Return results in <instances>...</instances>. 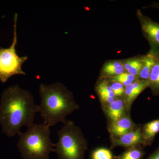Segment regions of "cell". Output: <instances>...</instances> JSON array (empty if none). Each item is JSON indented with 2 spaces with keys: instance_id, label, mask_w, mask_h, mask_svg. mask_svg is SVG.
<instances>
[{
  "instance_id": "6da1fadb",
  "label": "cell",
  "mask_w": 159,
  "mask_h": 159,
  "mask_svg": "<svg viewBox=\"0 0 159 159\" xmlns=\"http://www.w3.org/2000/svg\"><path fill=\"white\" fill-rule=\"evenodd\" d=\"M38 106L33 95L18 85L9 87L3 91L0 103V125L3 133L13 137L20 132L21 128L33 125Z\"/></svg>"
},
{
  "instance_id": "7a4b0ae2",
  "label": "cell",
  "mask_w": 159,
  "mask_h": 159,
  "mask_svg": "<svg viewBox=\"0 0 159 159\" xmlns=\"http://www.w3.org/2000/svg\"><path fill=\"white\" fill-rule=\"evenodd\" d=\"M39 93L41 103L39 112L43 119V124L49 127L60 122L64 124L66 117L79 109L73 93L61 83L50 85L41 84Z\"/></svg>"
},
{
  "instance_id": "3957f363",
  "label": "cell",
  "mask_w": 159,
  "mask_h": 159,
  "mask_svg": "<svg viewBox=\"0 0 159 159\" xmlns=\"http://www.w3.org/2000/svg\"><path fill=\"white\" fill-rule=\"evenodd\" d=\"M50 127L34 124L25 133L20 132L17 148L23 159H49L55 144L50 139Z\"/></svg>"
},
{
  "instance_id": "277c9868",
  "label": "cell",
  "mask_w": 159,
  "mask_h": 159,
  "mask_svg": "<svg viewBox=\"0 0 159 159\" xmlns=\"http://www.w3.org/2000/svg\"><path fill=\"white\" fill-rule=\"evenodd\" d=\"M57 132L54 152L59 159H84L88 142L82 130L74 122L67 120Z\"/></svg>"
},
{
  "instance_id": "5b68a950",
  "label": "cell",
  "mask_w": 159,
  "mask_h": 159,
  "mask_svg": "<svg viewBox=\"0 0 159 159\" xmlns=\"http://www.w3.org/2000/svg\"><path fill=\"white\" fill-rule=\"evenodd\" d=\"M18 14L14 16V32L11 46L8 48L0 47V81L5 83L12 76L16 75H26L22 69L23 64L29 57L27 56L19 57L16 53V46L17 44L16 27Z\"/></svg>"
},
{
  "instance_id": "8992f818",
  "label": "cell",
  "mask_w": 159,
  "mask_h": 159,
  "mask_svg": "<svg viewBox=\"0 0 159 159\" xmlns=\"http://www.w3.org/2000/svg\"><path fill=\"white\" fill-rule=\"evenodd\" d=\"M136 16L142 34L150 46L149 50L159 54V23L145 15L140 9H137Z\"/></svg>"
},
{
  "instance_id": "52a82bcc",
  "label": "cell",
  "mask_w": 159,
  "mask_h": 159,
  "mask_svg": "<svg viewBox=\"0 0 159 159\" xmlns=\"http://www.w3.org/2000/svg\"><path fill=\"white\" fill-rule=\"evenodd\" d=\"M111 148L117 147L125 148L142 145V129L141 124H138L133 130L116 139H110Z\"/></svg>"
},
{
  "instance_id": "ba28073f",
  "label": "cell",
  "mask_w": 159,
  "mask_h": 159,
  "mask_svg": "<svg viewBox=\"0 0 159 159\" xmlns=\"http://www.w3.org/2000/svg\"><path fill=\"white\" fill-rule=\"evenodd\" d=\"M136 124L131 119L130 114L116 121L107 124V130L110 139H116L129 132L136 127Z\"/></svg>"
},
{
  "instance_id": "9c48e42d",
  "label": "cell",
  "mask_w": 159,
  "mask_h": 159,
  "mask_svg": "<svg viewBox=\"0 0 159 159\" xmlns=\"http://www.w3.org/2000/svg\"><path fill=\"white\" fill-rule=\"evenodd\" d=\"M107 119V124L116 122L119 119L130 114L127 110L123 98H117L110 104L102 107Z\"/></svg>"
},
{
  "instance_id": "30bf717a",
  "label": "cell",
  "mask_w": 159,
  "mask_h": 159,
  "mask_svg": "<svg viewBox=\"0 0 159 159\" xmlns=\"http://www.w3.org/2000/svg\"><path fill=\"white\" fill-rule=\"evenodd\" d=\"M148 81L137 80L125 87L123 99L127 110L130 113L132 106L138 97L145 89L148 88Z\"/></svg>"
},
{
  "instance_id": "8fae6325",
  "label": "cell",
  "mask_w": 159,
  "mask_h": 159,
  "mask_svg": "<svg viewBox=\"0 0 159 159\" xmlns=\"http://www.w3.org/2000/svg\"><path fill=\"white\" fill-rule=\"evenodd\" d=\"M95 91L101 107L110 104L117 99L108 81L104 78L98 79L95 86Z\"/></svg>"
},
{
  "instance_id": "7c38bea8",
  "label": "cell",
  "mask_w": 159,
  "mask_h": 159,
  "mask_svg": "<svg viewBox=\"0 0 159 159\" xmlns=\"http://www.w3.org/2000/svg\"><path fill=\"white\" fill-rule=\"evenodd\" d=\"M124 72L125 71L122 60H108L102 65L98 79L116 77Z\"/></svg>"
},
{
  "instance_id": "4fadbf2b",
  "label": "cell",
  "mask_w": 159,
  "mask_h": 159,
  "mask_svg": "<svg viewBox=\"0 0 159 159\" xmlns=\"http://www.w3.org/2000/svg\"><path fill=\"white\" fill-rule=\"evenodd\" d=\"M142 144L143 148L152 145L159 133V119L141 125Z\"/></svg>"
},
{
  "instance_id": "5bb4252c",
  "label": "cell",
  "mask_w": 159,
  "mask_h": 159,
  "mask_svg": "<svg viewBox=\"0 0 159 159\" xmlns=\"http://www.w3.org/2000/svg\"><path fill=\"white\" fill-rule=\"evenodd\" d=\"M121 60L125 72L136 77L138 79L144 62V54H138L133 57Z\"/></svg>"
},
{
  "instance_id": "9a60e30c",
  "label": "cell",
  "mask_w": 159,
  "mask_h": 159,
  "mask_svg": "<svg viewBox=\"0 0 159 159\" xmlns=\"http://www.w3.org/2000/svg\"><path fill=\"white\" fill-rule=\"evenodd\" d=\"M156 53L150 51L144 54V62L138 77V80L148 81L155 60Z\"/></svg>"
},
{
  "instance_id": "2e32d148",
  "label": "cell",
  "mask_w": 159,
  "mask_h": 159,
  "mask_svg": "<svg viewBox=\"0 0 159 159\" xmlns=\"http://www.w3.org/2000/svg\"><path fill=\"white\" fill-rule=\"evenodd\" d=\"M148 86L154 96H159V54H156L154 64L148 80Z\"/></svg>"
},
{
  "instance_id": "e0dca14e",
  "label": "cell",
  "mask_w": 159,
  "mask_h": 159,
  "mask_svg": "<svg viewBox=\"0 0 159 159\" xmlns=\"http://www.w3.org/2000/svg\"><path fill=\"white\" fill-rule=\"evenodd\" d=\"M145 154L144 148L142 145H138L126 148L124 152L118 156H114V159H142Z\"/></svg>"
},
{
  "instance_id": "ac0fdd59",
  "label": "cell",
  "mask_w": 159,
  "mask_h": 159,
  "mask_svg": "<svg viewBox=\"0 0 159 159\" xmlns=\"http://www.w3.org/2000/svg\"><path fill=\"white\" fill-rule=\"evenodd\" d=\"M108 82H118L121 84L125 87L131 84L132 83L138 80L136 77L131 75V74L124 72L122 74L111 78H104Z\"/></svg>"
},
{
  "instance_id": "d6986e66",
  "label": "cell",
  "mask_w": 159,
  "mask_h": 159,
  "mask_svg": "<svg viewBox=\"0 0 159 159\" xmlns=\"http://www.w3.org/2000/svg\"><path fill=\"white\" fill-rule=\"evenodd\" d=\"M91 159H114L110 149L101 147L96 148L91 153Z\"/></svg>"
},
{
  "instance_id": "ffe728a7",
  "label": "cell",
  "mask_w": 159,
  "mask_h": 159,
  "mask_svg": "<svg viewBox=\"0 0 159 159\" xmlns=\"http://www.w3.org/2000/svg\"><path fill=\"white\" fill-rule=\"evenodd\" d=\"M108 83L111 88L113 91L116 97L117 98H123L124 92H125V87L121 84L118 82H108Z\"/></svg>"
},
{
  "instance_id": "44dd1931",
  "label": "cell",
  "mask_w": 159,
  "mask_h": 159,
  "mask_svg": "<svg viewBox=\"0 0 159 159\" xmlns=\"http://www.w3.org/2000/svg\"><path fill=\"white\" fill-rule=\"evenodd\" d=\"M146 159H159V146Z\"/></svg>"
},
{
  "instance_id": "7402d4cb",
  "label": "cell",
  "mask_w": 159,
  "mask_h": 159,
  "mask_svg": "<svg viewBox=\"0 0 159 159\" xmlns=\"http://www.w3.org/2000/svg\"><path fill=\"white\" fill-rule=\"evenodd\" d=\"M143 9H147L148 8H153V9H158L159 10V2H153L151 3L149 6H147L143 7Z\"/></svg>"
}]
</instances>
